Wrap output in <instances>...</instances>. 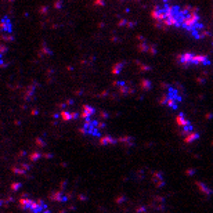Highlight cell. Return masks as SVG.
<instances>
[{"mask_svg":"<svg viewBox=\"0 0 213 213\" xmlns=\"http://www.w3.org/2000/svg\"><path fill=\"white\" fill-rule=\"evenodd\" d=\"M199 21H201V15H199L198 10L191 6H181V15H180L179 28L190 32L191 28Z\"/></svg>","mask_w":213,"mask_h":213,"instance_id":"cell-1","label":"cell"},{"mask_svg":"<svg viewBox=\"0 0 213 213\" xmlns=\"http://www.w3.org/2000/svg\"><path fill=\"white\" fill-rule=\"evenodd\" d=\"M177 62L183 66H190V65H209L210 61L206 55L186 53V54H180L177 57Z\"/></svg>","mask_w":213,"mask_h":213,"instance_id":"cell-2","label":"cell"},{"mask_svg":"<svg viewBox=\"0 0 213 213\" xmlns=\"http://www.w3.org/2000/svg\"><path fill=\"white\" fill-rule=\"evenodd\" d=\"M180 101H181L180 91L177 90V89H174L173 86H169V89L166 90L165 96L162 97V102H163V104L168 105L169 108H172V109H177V107H179Z\"/></svg>","mask_w":213,"mask_h":213,"instance_id":"cell-3","label":"cell"},{"mask_svg":"<svg viewBox=\"0 0 213 213\" xmlns=\"http://www.w3.org/2000/svg\"><path fill=\"white\" fill-rule=\"evenodd\" d=\"M21 206L27 213H47V206L43 202L32 199H21Z\"/></svg>","mask_w":213,"mask_h":213,"instance_id":"cell-4","label":"cell"},{"mask_svg":"<svg viewBox=\"0 0 213 213\" xmlns=\"http://www.w3.org/2000/svg\"><path fill=\"white\" fill-rule=\"evenodd\" d=\"M177 123H179V126H180L181 132H183L186 136H188V137H187V141H192L194 138L198 137V134L194 132V127H192L191 122H190V120H187L186 116H184L183 114H180L179 116H177Z\"/></svg>","mask_w":213,"mask_h":213,"instance_id":"cell-5","label":"cell"},{"mask_svg":"<svg viewBox=\"0 0 213 213\" xmlns=\"http://www.w3.org/2000/svg\"><path fill=\"white\" fill-rule=\"evenodd\" d=\"M190 33H191V36L195 37V39H202V37L206 36V28H205L204 22L199 21L197 22V24L194 25V27L191 28V30H190Z\"/></svg>","mask_w":213,"mask_h":213,"instance_id":"cell-6","label":"cell"},{"mask_svg":"<svg viewBox=\"0 0 213 213\" xmlns=\"http://www.w3.org/2000/svg\"><path fill=\"white\" fill-rule=\"evenodd\" d=\"M163 3H169V0H162Z\"/></svg>","mask_w":213,"mask_h":213,"instance_id":"cell-7","label":"cell"}]
</instances>
